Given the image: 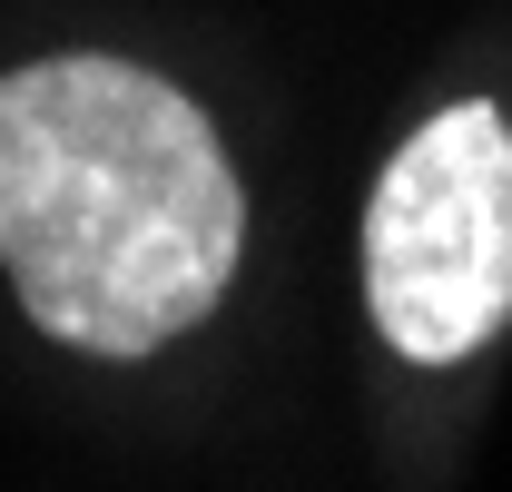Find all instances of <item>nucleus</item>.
<instances>
[{"mask_svg": "<svg viewBox=\"0 0 512 492\" xmlns=\"http://www.w3.org/2000/svg\"><path fill=\"white\" fill-rule=\"evenodd\" d=\"M247 197L158 69L69 50L0 79V266L40 335L158 355L227 296Z\"/></svg>", "mask_w": 512, "mask_h": 492, "instance_id": "1", "label": "nucleus"}, {"mask_svg": "<svg viewBox=\"0 0 512 492\" xmlns=\"http://www.w3.org/2000/svg\"><path fill=\"white\" fill-rule=\"evenodd\" d=\"M365 306L414 365L473 355L512 315V128L463 99L424 119L365 207Z\"/></svg>", "mask_w": 512, "mask_h": 492, "instance_id": "2", "label": "nucleus"}]
</instances>
